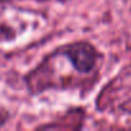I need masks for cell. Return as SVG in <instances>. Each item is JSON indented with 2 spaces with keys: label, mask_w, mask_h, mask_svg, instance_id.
<instances>
[{
  "label": "cell",
  "mask_w": 131,
  "mask_h": 131,
  "mask_svg": "<svg viewBox=\"0 0 131 131\" xmlns=\"http://www.w3.org/2000/svg\"><path fill=\"white\" fill-rule=\"evenodd\" d=\"M8 118H9V113L5 109H0V128L8 122Z\"/></svg>",
  "instance_id": "6da1fadb"
}]
</instances>
